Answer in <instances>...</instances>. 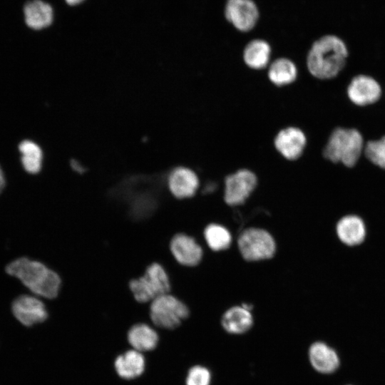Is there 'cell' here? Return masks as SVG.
I'll use <instances>...</instances> for the list:
<instances>
[{
  "instance_id": "cell-11",
  "label": "cell",
  "mask_w": 385,
  "mask_h": 385,
  "mask_svg": "<svg viewBox=\"0 0 385 385\" xmlns=\"http://www.w3.org/2000/svg\"><path fill=\"white\" fill-rule=\"evenodd\" d=\"M307 355L311 366L319 374H330L339 367L338 353L326 342L316 341L312 343L308 348Z\"/></svg>"
},
{
  "instance_id": "cell-1",
  "label": "cell",
  "mask_w": 385,
  "mask_h": 385,
  "mask_svg": "<svg viewBox=\"0 0 385 385\" xmlns=\"http://www.w3.org/2000/svg\"><path fill=\"white\" fill-rule=\"evenodd\" d=\"M349 51L339 36L327 34L312 45L307 57V66L314 77L327 80L336 77L344 68Z\"/></svg>"
},
{
  "instance_id": "cell-17",
  "label": "cell",
  "mask_w": 385,
  "mask_h": 385,
  "mask_svg": "<svg viewBox=\"0 0 385 385\" xmlns=\"http://www.w3.org/2000/svg\"><path fill=\"white\" fill-rule=\"evenodd\" d=\"M222 325L231 334H242L248 331L253 324L250 311L242 306H235L227 309L222 317Z\"/></svg>"
},
{
  "instance_id": "cell-20",
  "label": "cell",
  "mask_w": 385,
  "mask_h": 385,
  "mask_svg": "<svg viewBox=\"0 0 385 385\" xmlns=\"http://www.w3.org/2000/svg\"><path fill=\"white\" fill-rule=\"evenodd\" d=\"M271 48L267 42L261 39H255L245 46L243 58L245 63L254 69L265 68L269 63Z\"/></svg>"
},
{
  "instance_id": "cell-16",
  "label": "cell",
  "mask_w": 385,
  "mask_h": 385,
  "mask_svg": "<svg viewBox=\"0 0 385 385\" xmlns=\"http://www.w3.org/2000/svg\"><path fill=\"white\" fill-rule=\"evenodd\" d=\"M25 22L34 30H40L50 26L53 21L52 7L41 0L27 2L24 7Z\"/></svg>"
},
{
  "instance_id": "cell-14",
  "label": "cell",
  "mask_w": 385,
  "mask_h": 385,
  "mask_svg": "<svg viewBox=\"0 0 385 385\" xmlns=\"http://www.w3.org/2000/svg\"><path fill=\"white\" fill-rule=\"evenodd\" d=\"M307 138L299 128L289 127L280 130L274 139V145L282 156L295 160L301 156L306 146Z\"/></svg>"
},
{
  "instance_id": "cell-5",
  "label": "cell",
  "mask_w": 385,
  "mask_h": 385,
  "mask_svg": "<svg viewBox=\"0 0 385 385\" xmlns=\"http://www.w3.org/2000/svg\"><path fill=\"white\" fill-rule=\"evenodd\" d=\"M188 315V307L168 293L154 299L150 306L151 320L156 326L164 329L176 328Z\"/></svg>"
},
{
  "instance_id": "cell-10",
  "label": "cell",
  "mask_w": 385,
  "mask_h": 385,
  "mask_svg": "<svg viewBox=\"0 0 385 385\" xmlns=\"http://www.w3.org/2000/svg\"><path fill=\"white\" fill-rule=\"evenodd\" d=\"M14 317L24 326L43 322L48 317L46 307L39 299L30 295H21L12 304Z\"/></svg>"
},
{
  "instance_id": "cell-18",
  "label": "cell",
  "mask_w": 385,
  "mask_h": 385,
  "mask_svg": "<svg viewBox=\"0 0 385 385\" xmlns=\"http://www.w3.org/2000/svg\"><path fill=\"white\" fill-rule=\"evenodd\" d=\"M115 368L118 375L125 379L139 376L145 369V359L140 351L130 350L116 358Z\"/></svg>"
},
{
  "instance_id": "cell-28",
  "label": "cell",
  "mask_w": 385,
  "mask_h": 385,
  "mask_svg": "<svg viewBox=\"0 0 385 385\" xmlns=\"http://www.w3.org/2000/svg\"><path fill=\"white\" fill-rule=\"evenodd\" d=\"M83 0H66V3H68L70 5H76L81 2H82Z\"/></svg>"
},
{
  "instance_id": "cell-13",
  "label": "cell",
  "mask_w": 385,
  "mask_h": 385,
  "mask_svg": "<svg viewBox=\"0 0 385 385\" xmlns=\"http://www.w3.org/2000/svg\"><path fill=\"white\" fill-rule=\"evenodd\" d=\"M169 190L178 199L192 197L198 187L199 180L194 171L185 167L174 168L168 178Z\"/></svg>"
},
{
  "instance_id": "cell-22",
  "label": "cell",
  "mask_w": 385,
  "mask_h": 385,
  "mask_svg": "<svg viewBox=\"0 0 385 385\" xmlns=\"http://www.w3.org/2000/svg\"><path fill=\"white\" fill-rule=\"evenodd\" d=\"M21 163L26 171L31 174L38 173L42 166L43 152L34 142L25 140L19 145Z\"/></svg>"
},
{
  "instance_id": "cell-3",
  "label": "cell",
  "mask_w": 385,
  "mask_h": 385,
  "mask_svg": "<svg viewBox=\"0 0 385 385\" xmlns=\"http://www.w3.org/2000/svg\"><path fill=\"white\" fill-rule=\"evenodd\" d=\"M364 148V138L357 129L339 127L329 135L323 155L332 163L351 168L359 161Z\"/></svg>"
},
{
  "instance_id": "cell-21",
  "label": "cell",
  "mask_w": 385,
  "mask_h": 385,
  "mask_svg": "<svg viewBox=\"0 0 385 385\" xmlns=\"http://www.w3.org/2000/svg\"><path fill=\"white\" fill-rule=\"evenodd\" d=\"M297 69L294 63L284 58L275 60L268 71L270 80L277 86H284L292 83L297 78Z\"/></svg>"
},
{
  "instance_id": "cell-6",
  "label": "cell",
  "mask_w": 385,
  "mask_h": 385,
  "mask_svg": "<svg viewBox=\"0 0 385 385\" xmlns=\"http://www.w3.org/2000/svg\"><path fill=\"white\" fill-rule=\"evenodd\" d=\"M238 247L243 258L247 261H258L272 257L276 244L272 236L260 228H248L238 238Z\"/></svg>"
},
{
  "instance_id": "cell-2",
  "label": "cell",
  "mask_w": 385,
  "mask_h": 385,
  "mask_svg": "<svg viewBox=\"0 0 385 385\" xmlns=\"http://www.w3.org/2000/svg\"><path fill=\"white\" fill-rule=\"evenodd\" d=\"M6 271L19 279L36 295L53 299L59 293L61 284L59 275L40 262L21 257L9 264Z\"/></svg>"
},
{
  "instance_id": "cell-23",
  "label": "cell",
  "mask_w": 385,
  "mask_h": 385,
  "mask_svg": "<svg viewBox=\"0 0 385 385\" xmlns=\"http://www.w3.org/2000/svg\"><path fill=\"white\" fill-rule=\"evenodd\" d=\"M207 245L214 251L225 250L231 245L232 236L229 230L218 224H210L204 230Z\"/></svg>"
},
{
  "instance_id": "cell-8",
  "label": "cell",
  "mask_w": 385,
  "mask_h": 385,
  "mask_svg": "<svg viewBox=\"0 0 385 385\" xmlns=\"http://www.w3.org/2000/svg\"><path fill=\"white\" fill-rule=\"evenodd\" d=\"M346 94L354 105L366 106L379 101L382 90L379 83L374 77L359 74L351 80L346 88Z\"/></svg>"
},
{
  "instance_id": "cell-25",
  "label": "cell",
  "mask_w": 385,
  "mask_h": 385,
  "mask_svg": "<svg viewBox=\"0 0 385 385\" xmlns=\"http://www.w3.org/2000/svg\"><path fill=\"white\" fill-rule=\"evenodd\" d=\"M211 375L207 369L201 366L192 367L186 378V385H210Z\"/></svg>"
},
{
  "instance_id": "cell-9",
  "label": "cell",
  "mask_w": 385,
  "mask_h": 385,
  "mask_svg": "<svg viewBox=\"0 0 385 385\" xmlns=\"http://www.w3.org/2000/svg\"><path fill=\"white\" fill-rule=\"evenodd\" d=\"M225 15L237 29L248 31L255 26L259 11L252 0H227Z\"/></svg>"
},
{
  "instance_id": "cell-26",
  "label": "cell",
  "mask_w": 385,
  "mask_h": 385,
  "mask_svg": "<svg viewBox=\"0 0 385 385\" xmlns=\"http://www.w3.org/2000/svg\"><path fill=\"white\" fill-rule=\"evenodd\" d=\"M4 185H5V179L4 177L3 171L0 167V192L3 190Z\"/></svg>"
},
{
  "instance_id": "cell-27",
  "label": "cell",
  "mask_w": 385,
  "mask_h": 385,
  "mask_svg": "<svg viewBox=\"0 0 385 385\" xmlns=\"http://www.w3.org/2000/svg\"><path fill=\"white\" fill-rule=\"evenodd\" d=\"M215 186L216 185L214 183L207 185V186L205 187L204 191L206 192L207 193L212 192V191L215 190Z\"/></svg>"
},
{
  "instance_id": "cell-15",
  "label": "cell",
  "mask_w": 385,
  "mask_h": 385,
  "mask_svg": "<svg viewBox=\"0 0 385 385\" xmlns=\"http://www.w3.org/2000/svg\"><path fill=\"white\" fill-rule=\"evenodd\" d=\"M337 237L348 246L360 245L366 237V226L364 221L356 215L342 217L336 226Z\"/></svg>"
},
{
  "instance_id": "cell-7",
  "label": "cell",
  "mask_w": 385,
  "mask_h": 385,
  "mask_svg": "<svg viewBox=\"0 0 385 385\" xmlns=\"http://www.w3.org/2000/svg\"><path fill=\"white\" fill-rule=\"evenodd\" d=\"M256 175L247 169H241L228 175L225 180V202L231 206L243 204L255 188Z\"/></svg>"
},
{
  "instance_id": "cell-4",
  "label": "cell",
  "mask_w": 385,
  "mask_h": 385,
  "mask_svg": "<svg viewBox=\"0 0 385 385\" xmlns=\"http://www.w3.org/2000/svg\"><path fill=\"white\" fill-rule=\"evenodd\" d=\"M129 289L136 301L144 303L168 293L170 282L163 267L154 262L146 268L142 276L130 281Z\"/></svg>"
},
{
  "instance_id": "cell-12",
  "label": "cell",
  "mask_w": 385,
  "mask_h": 385,
  "mask_svg": "<svg viewBox=\"0 0 385 385\" xmlns=\"http://www.w3.org/2000/svg\"><path fill=\"white\" fill-rule=\"evenodd\" d=\"M170 250L176 261L184 266H196L202 257V250L195 240L185 234L175 235L170 242Z\"/></svg>"
},
{
  "instance_id": "cell-24",
  "label": "cell",
  "mask_w": 385,
  "mask_h": 385,
  "mask_svg": "<svg viewBox=\"0 0 385 385\" xmlns=\"http://www.w3.org/2000/svg\"><path fill=\"white\" fill-rule=\"evenodd\" d=\"M364 153L371 163L385 170V135L368 141L364 145Z\"/></svg>"
},
{
  "instance_id": "cell-19",
  "label": "cell",
  "mask_w": 385,
  "mask_h": 385,
  "mask_svg": "<svg viewBox=\"0 0 385 385\" xmlns=\"http://www.w3.org/2000/svg\"><path fill=\"white\" fill-rule=\"evenodd\" d=\"M128 339L135 350L140 352L147 351L157 346L158 336L150 326L140 323L135 324L130 329Z\"/></svg>"
}]
</instances>
